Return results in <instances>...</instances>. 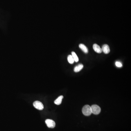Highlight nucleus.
Listing matches in <instances>:
<instances>
[{
	"label": "nucleus",
	"mask_w": 131,
	"mask_h": 131,
	"mask_svg": "<svg viewBox=\"0 0 131 131\" xmlns=\"http://www.w3.org/2000/svg\"><path fill=\"white\" fill-rule=\"evenodd\" d=\"M71 54H72V57H73V58L74 59V61L75 62H78L79 61V58H78V57L77 55L76 54V53L74 52H71Z\"/></svg>",
	"instance_id": "nucleus-10"
},
{
	"label": "nucleus",
	"mask_w": 131,
	"mask_h": 131,
	"mask_svg": "<svg viewBox=\"0 0 131 131\" xmlns=\"http://www.w3.org/2000/svg\"><path fill=\"white\" fill-rule=\"evenodd\" d=\"M79 47L80 48H81L83 51V52L84 53L87 54V53L88 52V49L87 47L86 46L84 45V44H80L79 45Z\"/></svg>",
	"instance_id": "nucleus-8"
},
{
	"label": "nucleus",
	"mask_w": 131,
	"mask_h": 131,
	"mask_svg": "<svg viewBox=\"0 0 131 131\" xmlns=\"http://www.w3.org/2000/svg\"><path fill=\"white\" fill-rule=\"evenodd\" d=\"M84 68V65L82 64H79L76 66L74 68V71L76 73L79 72L82 69Z\"/></svg>",
	"instance_id": "nucleus-9"
},
{
	"label": "nucleus",
	"mask_w": 131,
	"mask_h": 131,
	"mask_svg": "<svg viewBox=\"0 0 131 131\" xmlns=\"http://www.w3.org/2000/svg\"><path fill=\"white\" fill-rule=\"evenodd\" d=\"M82 112L84 115H90L92 114L91 106L89 105H85L82 108Z\"/></svg>",
	"instance_id": "nucleus-1"
},
{
	"label": "nucleus",
	"mask_w": 131,
	"mask_h": 131,
	"mask_svg": "<svg viewBox=\"0 0 131 131\" xmlns=\"http://www.w3.org/2000/svg\"><path fill=\"white\" fill-rule=\"evenodd\" d=\"M102 51L105 54H107L110 52V49L109 46L106 44L104 45L102 47Z\"/></svg>",
	"instance_id": "nucleus-6"
},
{
	"label": "nucleus",
	"mask_w": 131,
	"mask_h": 131,
	"mask_svg": "<svg viewBox=\"0 0 131 131\" xmlns=\"http://www.w3.org/2000/svg\"><path fill=\"white\" fill-rule=\"evenodd\" d=\"M115 65L117 67H118V68H121L122 66V63L119 62H116L115 63Z\"/></svg>",
	"instance_id": "nucleus-12"
},
{
	"label": "nucleus",
	"mask_w": 131,
	"mask_h": 131,
	"mask_svg": "<svg viewBox=\"0 0 131 131\" xmlns=\"http://www.w3.org/2000/svg\"><path fill=\"white\" fill-rule=\"evenodd\" d=\"M33 106L35 108L38 110H41L44 108V106L41 102L39 101H35L33 103Z\"/></svg>",
	"instance_id": "nucleus-3"
},
{
	"label": "nucleus",
	"mask_w": 131,
	"mask_h": 131,
	"mask_svg": "<svg viewBox=\"0 0 131 131\" xmlns=\"http://www.w3.org/2000/svg\"><path fill=\"white\" fill-rule=\"evenodd\" d=\"M45 123L48 127L50 128H54L55 126V123L54 121L50 119H47Z\"/></svg>",
	"instance_id": "nucleus-4"
},
{
	"label": "nucleus",
	"mask_w": 131,
	"mask_h": 131,
	"mask_svg": "<svg viewBox=\"0 0 131 131\" xmlns=\"http://www.w3.org/2000/svg\"><path fill=\"white\" fill-rule=\"evenodd\" d=\"M68 62L70 64H73L74 62V59L71 55H68Z\"/></svg>",
	"instance_id": "nucleus-11"
},
{
	"label": "nucleus",
	"mask_w": 131,
	"mask_h": 131,
	"mask_svg": "<svg viewBox=\"0 0 131 131\" xmlns=\"http://www.w3.org/2000/svg\"><path fill=\"white\" fill-rule=\"evenodd\" d=\"M91 107L92 113L95 115H98L100 113L101 111V109L99 106L96 105H92Z\"/></svg>",
	"instance_id": "nucleus-2"
},
{
	"label": "nucleus",
	"mask_w": 131,
	"mask_h": 131,
	"mask_svg": "<svg viewBox=\"0 0 131 131\" xmlns=\"http://www.w3.org/2000/svg\"><path fill=\"white\" fill-rule=\"evenodd\" d=\"M93 48L96 52L98 53H101L102 52V48L97 44H94L93 46Z\"/></svg>",
	"instance_id": "nucleus-5"
},
{
	"label": "nucleus",
	"mask_w": 131,
	"mask_h": 131,
	"mask_svg": "<svg viewBox=\"0 0 131 131\" xmlns=\"http://www.w3.org/2000/svg\"><path fill=\"white\" fill-rule=\"evenodd\" d=\"M63 98V97L62 95L59 96L58 97L56 100L54 101V103L55 104L57 105H60L61 104L62 102V99Z\"/></svg>",
	"instance_id": "nucleus-7"
}]
</instances>
